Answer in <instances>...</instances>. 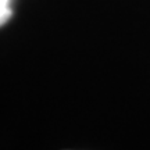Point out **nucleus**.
<instances>
[{"label":"nucleus","mask_w":150,"mask_h":150,"mask_svg":"<svg viewBox=\"0 0 150 150\" xmlns=\"http://www.w3.org/2000/svg\"><path fill=\"white\" fill-rule=\"evenodd\" d=\"M13 16L11 0H0V27L4 25Z\"/></svg>","instance_id":"nucleus-1"}]
</instances>
